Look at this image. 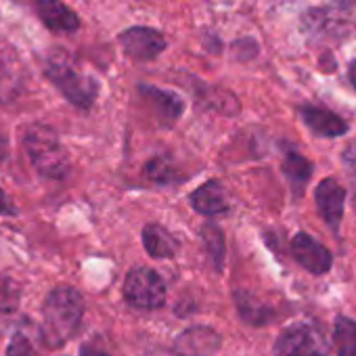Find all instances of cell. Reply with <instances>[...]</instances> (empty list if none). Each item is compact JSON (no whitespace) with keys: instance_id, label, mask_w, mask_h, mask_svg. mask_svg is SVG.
Masks as SVG:
<instances>
[{"instance_id":"cell-20","label":"cell","mask_w":356,"mask_h":356,"mask_svg":"<svg viewBox=\"0 0 356 356\" xmlns=\"http://www.w3.org/2000/svg\"><path fill=\"white\" fill-rule=\"evenodd\" d=\"M333 339H335L337 356H356V321L348 316H339L335 321Z\"/></svg>"},{"instance_id":"cell-24","label":"cell","mask_w":356,"mask_h":356,"mask_svg":"<svg viewBox=\"0 0 356 356\" xmlns=\"http://www.w3.org/2000/svg\"><path fill=\"white\" fill-rule=\"evenodd\" d=\"M82 356H109V354H105V352H103V350H99V348L84 346V348H82Z\"/></svg>"},{"instance_id":"cell-16","label":"cell","mask_w":356,"mask_h":356,"mask_svg":"<svg viewBox=\"0 0 356 356\" xmlns=\"http://www.w3.org/2000/svg\"><path fill=\"white\" fill-rule=\"evenodd\" d=\"M143 245L151 258H172L178 252L176 237L161 225H147L143 229Z\"/></svg>"},{"instance_id":"cell-19","label":"cell","mask_w":356,"mask_h":356,"mask_svg":"<svg viewBox=\"0 0 356 356\" xmlns=\"http://www.w3.org/2000/svg\"><path fill=\"white\" fill-rule=\"evenodd\" d=\"M202 241L204 248L214 264L216 270H222L225 266V254H227V245H225V235L220 231V227H216L214 222H208L202 227Z\"/></svg>"},{"instance_id":"cell-15","label":"cell","mask_w":356,"mask_h":356,"mask_svg":"<svg viewBox=\"0 0 356 356\" xmlns=\"http://www.w3.org/2000/svg\"><path fill=\"white\" fill-rule=\"evenodd\" d=\"M283 174L287 178V183L293 191L296 197H300L310 181V176H312V163L300 155L298 151H285V157H283Z\"/></svg>"},{"instance_id":"cell-18","label":"cell","mask_w":356,"mask_h":356,"mask_svg":"<svg viewBox=\"0 0 356 356\" xmlns=\"http://www.w3.org/2000/svg\"><path fill=\"white\" fill-rule=\"evenodd\" d=\"M145 176L155 185H172L181 181L178 170L174 168L172 159L168 155H155L145 163Z\"/></svg>"},{"instance_id":"cell-11","label":"cell","mask_w":356,"mask_h":356,"mask_svg":"<svg viewBox=\"0 0 356 356\" xmlns=\"http://www.w3.org/2000/svg\"><path fill=\"white\" fill-rule=\"evenodd\" d=\"M24 67L15 49L0 40V101H11L22 92Z\"/></svg>"},{"instance_id":"cell-1","label":"cell","mask_w":356,"mask_h":356,"mask_svg":"<svg viewBox=\"0 0 356 356\" xmlns=\"http://www.w3.org/2000/svg\"><path fill=\"white\" fill-rule=\"evenodd\" d=\"M84 316V300L78 289L70 285L55 287L42 306L40 337L47 348L57 350L65 346L78 331Z\"/></svg>"},{"instance_id":"cell-9","label":"cell","mask_w":356,"mask_h":356,"mask_svg":"<svg viewBox=\"0 0 356 356\" xmlns=\"http://www.w3.org/2000/svg\"><path fill=\"white\" fill-rule=\"evenodd\" d=\"M316 210L327 222L333 233H339V225L343 218V204H346V189L335 181V178H325L318 183L314 191Z\"/></svg>"},{"instance_id":"cell-23","label":"cell","mask_w":356,"mask_h":356,"mask_svg":"<svg viewBox=\"0 0 356 356\" xmlns=\"http://www.w3.org/2000/svg\"><path fill=\"white\" fill-rule=\"evenodd\" d=\"M3 214H11V202L7 200L5 191L0 189V216H3Z\"/></svg>"},{"instance_id":"cell-10","label":"cell","mask_w":356,"mask_h":356,"mask_svg":"<svg viewBox=\"0 0 356 356\" xmlns=\"http://www.w3.org/2000/svg\"><path fill=\"white\" fill-rule=\"evenodd\" d=\"M40 22L55 34H74L80 28V17L61 0H34Z\"/></svg>"},{"instance_id":"cell-8","label":"cell","mask_w":356,"mask_h":356,"mask_svg":"<svg viewBox=\"0 0 356 356\" xmlns=\"http://www.w3.org/2000/svg\"><path fill=\"white\" fill-rule=\"evenodd\" d=\"M291 256L312 275H325L333 264L331 252L308 233H298L291 239Z\"/></svg>"},{"instance_id":"cell-13","label":"cell","mask_w":356,"mask_h":356,"mask_svg":"<svg viewBox=\"0 0 356 356\" xmlns=\"http://www.w3.org/2000/svg\"><path fill=\"white\" fill-rule=\"evenodd\" d=\"M138 92L151 105V109L155 111V118L163 126H172L178 118L183 115V109H185L183 99L176 97L174 92L161 90V88H155V86H147V84H140Z\"/></svg>"},{"instance_id":"cell-25","label":"cell","mask_w":356,"mask_h":356,"mask_svg":"<svg viewBox=\"0 0 356 356\" xmlns=\"http://www.w3.org/2000/svg\"><path fill=\"white\" fill-rule=\"evenodd\" d=\"M350 80H352V84L356 86V61H354L352 67H350Z\"/></svg>"},{"instance_id":"cell-14","label":"cell","mask_w":356,"mask_h":356,"mask_svg":"<svg viewBox=\"0 0 356 356\" xmlns=\"http://www.w3.org/2000/svg\"><path fill=\"white\" fill-rule=\"evenodd\" d=\"M191 208L202 216H220L229 212V202L225 197V189L218 181H208L202 187H197L189 195Z\"/></svg>"},{"instance_id":"cell-17","label":"cell","mask_w":356,"mask_h":356,"mask_svg":"<svg viewBox=\"0 0 356 356\" xmlns=\"http://www.w3.org/2000/svg\"><path fill=\"white\" fill-rule=\"evenodd\" d=\"M233 298H235V308L239 316L250 325H264L273 316V310L248 289H235Z\"/></svg>"},{"instance_id":"cell-21","label":"cell","mask_w":356,"mask_h":356,"mask_svg":"<svg viewBox=\"0 0 356 356\" xmlns=\"http://www.w3.org/2000/svg\"><path fill=\"white\" fill-rule=\"evenodd\" d=\"M19 304V287L5 275H0V312H11Z\"/></svg>"},{"instance_id":"cell-5","label":"cell","mask_w":356,"mask_h":356,"mask_svg":"<svg viewBox=\"0 0 356 356\" xmlns=\"http://www.w3.org/2000/svg\"><path fill=\"white\" fill-rule=\"evenodd\" d=\"M329 346L314 325L298 323L281 331L275 341V356H327Z\"/></svg>"},{"instance_id":"cell-12","label":"cell","mask_w":356,"mask_h":356,"mask_svg":"<svg viewBox=\"0 0 356 356\" xmlns=\"http://www.w3.org/2000/svg\"><path fill=\"white\" fill-rule=\"evenodd\" d=\"M300 118L308 126V130L323 138H335L348 132V124L333 111L316 105H304L300 107Z\"/></svg>"},{"instance_id":"cell-4","label":"cell","mask_w":356,"mask_h":356,"mask_svg":"<svg viewBox=\"0 0 356 356\" xmlns=\"http://www.w3.org/2000/svg\"><path fill=\"white\" fill-rule=\"evenodd\" d=\"M124 300L143 310L161 308L165 304V283L147 266L132 268L124 279Z\"/></svg>"},{"instance_id":"cell-6","label":"cell","mask_w":356,"mask_h":356,"mask_svg":"<svg viewBox=\"0 0 356 356\" xmlns=\"http://www.w3.org/2000/svg\"><path fill=\"white\" fill-rule=\"evenodd\" d=\"M122 51L134 61H151L165 51V38L147 26H134L120 34Z\"/></svg>"},{"instance_id":"cell-3","label":"cell","mask_w":356,"mask_h":356,"mask_svg":"<svg viewBox=\"0 0 356 356\" xmlns=\"http://www.w3.org/2000/svg\"><path fill=\"white\" fill-rule=\"evenodd\" d=\"M44 74L72 105H76L80 109L92 107L97 92H99L97 80L90 78L88 74L80 72L65 53H53L47 59Z\"/></svg>"},{"instance_id":"cell-22","label":"cell","mask_w":356,"mask_h":356,"mask_svg":"<svg viewBox=\"0 0 356 356\" xmlns=\"http://www.w3.org/2000/svg\"><path fill=\"white\" fill-rule=\"evenodd\" d=\"M343 165L350 174V178L356 183V140H352L346 149H343Z\"/></svg>"},{"instance_id":"cell-2","label":"cell","mask_w":356,"mask_h":356,"mask_svg":"<svg viewBox=\"0 0 356 356\" xmlns=\"http://www.w3.org/2000/svg\"><path fill=\"white\" fill-rule=\"evenodd\" d=\"M24 147L38 174L53 178V181H61V178L70 174V165H72L70 155L51 126L47 124L28 126L24 136Z\"/></svg>"},{"instance_id":"cell-7","label":"cell","mask_w":356,"mask_h":356,"mask_svg":"<svg viewBox=\"0 0 356 356\" xmlns=\"http://www.w3.org/2000/svg\"><path fill=\"white\" fill-rule=\"evenodd\" d=\"M222 346L218 331L206 325H195L185 329L172 343L174 354L178 356H214Z\"/></svg>"}]
</instances>
